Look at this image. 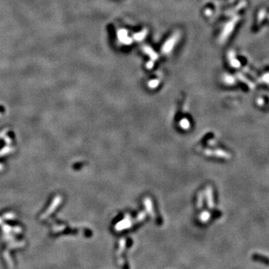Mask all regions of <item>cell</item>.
<instances>
[{"label": "cell", "mask_w": 269, "mask_h": 269, "mask_svg": "<svg viewBox=\"0 0 269 269\" xmlns=\"http://www.w3.org/2000/svg\"><path fill=\"white\" fill-rule=\"evenodd\" d=\"M252 260L257 262H260L266 266H269V257L262 255L259 253H253L252 255Z\"/></svg>", "instance_id": "1"}]
</instances>
